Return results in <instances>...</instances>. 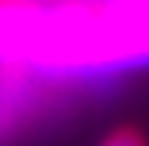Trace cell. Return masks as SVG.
I'll return each mask as SVG.
<instances>
[{"mask_svg":"<svg viewBox=\"0 0 149 146\" xmlns=\"http://www.w3.org/2000/svg\"><path fill=\"white\" fill-rule=\"evenodd\" d=\"M100 146H149V142H146V135L139 128H128L124 125V128H114L110 135H103Z\"/></svg>","mask_w":149,"mask_h":146,"instance_id":"6da1fadb","label":"cell"},{"mask_svg":"<svg viewBox=\"0 0 149 146\" xmlns=\"http://www.w3.org/2000/svg\"><path fill=\"white\" fill-rule=\"evenodd\" d=\"M22 128H25V125H22V121H18V118L7 111V103H4V100H0V146H4V142H11Z\"/></svg>","mask_w":149,"mask_h":146,"instance_id":"7a4b0ae2","label":"cell"}]
</instances>
